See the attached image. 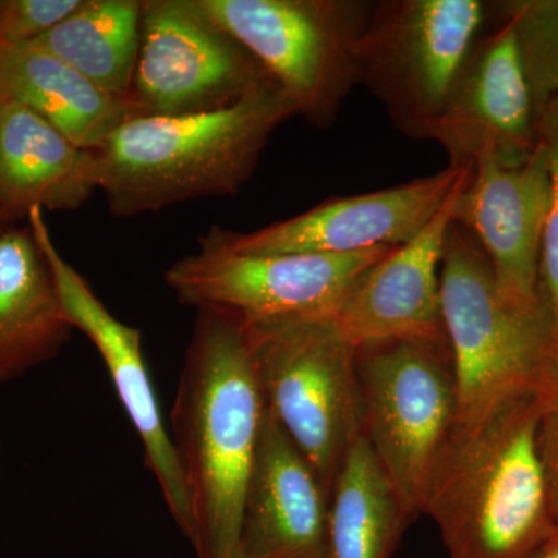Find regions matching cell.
Returning a JSON list of instances; mask_svg holds the SVG:
<instances>
[{
    "label": "cell",
    "instance_id": "1",
    "mask_svg": "<svg viewBox=\"0 0 558 558\" xmlns=\"http://www.w3.org/2000/svg\"><path fill=\"white\" fill-rule=\"evenodd\" d=\"M264 413L242 319L213 307L197 310L171 411V439L189 488L190 543L197 558L236 554Z\"/></svg>",
    "mask_w": 558,
    "mask_h": 558
},
{
    "label": "cell",
    "instance_id": "2",
    "mask_svg": "<svg viewBox=\"0 0 558 558\" xmlns=\"http://www.w3.org/2000/svg\"><path fill=\"white\" fill-rule=\"evenodd\" d=\"M542 410L543 387L526 389L451 432L421 509L450 558H524L558 527Z\"/></svg>",
    "mask_w": 558,
    "mask_h": 558
},
{
    "label": "cell",
    "instance_id": "3",
    "mask_svg": "<svg viewBox=\"0 0 558 558\" xmlns=\"http://www.w3.org/2000/svg\"><path fill=\"white\" fill-rule=\"evenodd\" d=\"M293 116L292 101L271 83L215 112L128 120L95 150L109 211L128 219L201 197L234 196L274 132Z\"/></svg>",
    "mask_w": 558,
    "mask_h": 558
},
{
    "label": "cell",
    "instance_id": "4",
    "mask_svg": "<svg viewBox=\"0 0 558 558\" xmlns=\"http://www.w3.org/2000/svg\"><path fill=\"white\" fill-rule=\"evenodd\" d=\"M440 306L458 387V424H470L548 379L558 355L545 301L499 288L475 238L451 222L440 260Z\"/></svg>",
    "mask_w": 558,
    "mask_h": 558
},
{
    "label": "cell",
    "instance_id": "5",
    "mask_svg": "<svg viewBox=\"0 0 558 558\" xmlns=\"http://www.w3.org/2000/svg\"><path fill=\"white\" fill-rule=\"evenodd\" d=\"M242 326L266 409L330 497L348 451L363 435L357 347L333 317Z\"/></svg>",
    "mask_w": 558,
    "mask_h": 558
},
{
    "label": "cell",
    "instance_id": "6",
    "mask_svg": "<svg viewBox=\"0 0 558 558\" xmlns=\"http://www.w3.org/2000/svg\"><path fill=\"white\" fill-rule=\"evenodd\" d=\"M269 72L296 116L326 130L360 86L369 0H196Z\"/></svg>",
    "mask_w": 558,
    "mask_h": 558
},
{
    "label": "cell",
    "instance_id": "7",
    "mask_svg": "<svg viewBox=\"0 0 558 558\" xmlns=\"http://www.w3.org/2000/svg\"><path fill=\"white\" fill-rule=\"evenodd\" d=\"M363 436L411 515L421 513L433 469L458 424L447 337L357 347Z\"/></svg>",
    "mask_w": 558,
    "mask_h": 558
},
{
    "label": "cell",
    "instance_id": "8",
    "mask_svg": "<svg viewBox=\"0 0 558 558\" xmlns=\"http://www.w3.org/2000/svg\"><path fill=\"white\" fill-rule=\"evenodd\" d=\"M483 0H379L359 47L360 84L396 130L429 140L459 68L494 17Z\"/></svg>",
    "mask_w": 558,
    "mask_h": 558
},
{
    "label": "cell",
    "instance_id": "9",
    "mask_svg": "<svg viewBox=\"0 0 558 558\" xmlns=\"http://www.w3.org/2000/svg\"><path fill=\"white\" fill-rule=\"evenodd\" d=\"M392 248L247 255L231 250L211 227L196 253L172 264L165 282L179 303L231 312L242 322L333 317L352 282Z\"/></svg>",
    "mask_w": 558,
    "mask_h": 558
},
{
    "label": "cell",
    "instance_id": "10",
    "mask_svg": "<svg viewBox=\"0 0 558 558\" xmlns=\"http://www.w3.org/2000/svg\"><path fill=\"white\" fill-rule=\"evenodd\" d=\"M271 83L263 64L196 0H143L130 92L140 117L215 112Z\"/></svg>",
    "mask_w": 558,
    "mask_h": 558
},
{
    "label": "cell",
    "instance_id": "11",
    "mask_svg": "<svg viewBox=\"0 0 558 558\" xmlns=\"http://www.w3.org/2000/svg\"><path fill=\"white\" fill-rule=\"evenodd\" d=\"M433 142L451 167L495 160L519 167L539 145V112L529 87L513 25L498 13L459 68Z\"/></svg>",
    "mask_w": 558,
    "mask_h": 558
},
{
    "label": "cell",
    "instance_id": "12",
    "mask_svg": "<svg viewBox=\"0 0 558 558\" xmlns=\"http://www.w3.org/2000/svg\"><path fill=\"white\" fill-rule=\"evenodd\" d=\"M27 220L53 275L70 325L81 330L101 355L121 405L142 440L146 468L156 476L175 524L191 542L193 513L189 488L143 355L142 332L120 322L95 295L87 279L64 259L54 244L43 209L32 208Z\"/></svg>",
    "mask_w": 558,
    "mask_h": 558
},
{
    "label": "cell",
    "instance_id": "13",
    "mask_svg": "<svg viewBox=\"0 0 558 558\" xmlns=\"http://www.w3.org/2000/svg\"><path fill=\"white\" fill-rule=\"evenodd\" d=\"M465 168L449 165L428 178L392 189L332 197L250 233L218 227L219 236L234 252L247 255H344L380 245L399 247L416 238L438 215Z\"/></svg>",
    "mask_w": 558,
    "mask_h": 558
},
{
    "label": "cell",
    "instance_id": "14",
    "mask_svg": "<svg viewBox=\"0 0 558 558\" xmlns=\"http://www.w3.org/2000/svg\"><path fill=\"white\" fill-rule=\"evenodd\" d=\"M548 156L539 142L519 167L476 161L453 220L486 253L499 288L523 304L542 303L539 260L550 208Z\"/></svg>",
    "mask_w": 558,
    "mask_h": 558
},
{
    "label": "cell",
    "instance_id": "15",
    "mask_svg": "<svg viewBox=\"0 0 558 558\" xmlns=\"http://www.w3.org/2000/svg\"><path fill=\"white\" fill-rule=\"evenodd\" d=\"M470 172L472 167L465 168L449 199L416 238L392 248L348 289L333 319L355 347L447 337L440 306V260Z\"/></svg>",
    "mask_w": 558,
    "mask_h": 558
},
{
    "label": "cell",
    "instance_id": "16",
    "mask_svg": "<svg viewBox=\"0 0 558 558\" xmlns=\"http://www.w3.org/2000/svg\"><path fill=\"white\" fill-rule=\"evenodd\" d=\"M329 497L266 409L234 558H325Z\"/></svg>",
    "mask_w": 558,
    "mask_h": 558
},
{
    "label": "cell",
    "instance_id": "17",
    "mask_svg": "<svg viewBox=\"0 0 558 558\" xmlns=\"http://www.w3.org/2000/svg\"><path fill=\"white\" fill-rule=\"evenodd\" d=\"M100 190L95 150L80 148L20 102L0 100V216L72 211Z\"/></svg>",
    "mask_w": 558,
    "mask_h": 558
},
{
    "label": "cell",
    "instance_id": "18",
    "mask_svg": "<svg viewBox=\"0 0 558 558\" xmlns=\"http://www.w3.org/2000/svg\"><path fill=\"white\" fill-rule=\"evenodd\" d=\"M0 100L20 102L87 150L140 117L130 97H113L36 44L0 43Z\"/></svg>",
    "mask_w": 558,
    "mask_h": 558
},
{
    "label": "cell",
    "instance_id": "19",
    "mask_svg": "<svg viewBox=\"0 0 558 558\" xmlns=\"http://www.w3.org/2000/svg\"><path fill=\"white\" fill-rule=\"evenodd\" d=\"M31 227L0 233V384L60 354L72 333Z\"/></svg>",
    "mask_w": 558,
    "mask_h": 558
},
{
    "label": "cell",
    "instance_id": "20",
    "mask_svg": "<svg viewBox=\"0 0 558 558\" xmlns=\"http://www.w3.org/2000/svg\"><path fill=\"white\" fill-rule=\"evenodd\" d=\"M414 519L360 436L330 490L325 558H391Z\"/></svg>",
    "mask_w": 558,
    "mask_h": 558
},
{
    "label": "cell",
    "instance_id": "21",
    "mask_svg": "<svg viewBox=\"0 0 558 558\" xmlns=\"http://www.w3.org/2000/svg\"><path fill=\"white\" fill-rule=\"evenodd\" d=\"M143 0H84L36 40L113 97L128 98L142 43Z\"/></svg>",
    "mask_w": 558,
    "mask_h": 558
},
{
    "label": "cell",
    "instance_id": "22",
    "mask_svg": "<svg viewBox=\"0 0 558 558\" xmlns=\"http://www.w3.org/2000/svg\"><path fill=\"white\" fill-rule=\"evenodd\" d=\"M501 16L513 25L529 87L538 112L558 97V0L497 2Z\"/></svg>",
    "mask_w": 558,
    "mask_h": 558
},
{
    "label": "cell",
    "instance_id": "23",
    "mask_svg": "<svg viewBox=\"0 0 558 558\" xmlns=\"http://www.w3.org/2000/svg\"><path fill=\"white\" fill-rule=\"evenodd\" d=\"M539 142L548 156L553 190L539 260V292L558 344V97L550 98L539 112Z\"/></svg>",
    "mask_w": 558,
    "mask_h": 558
},
{
    "label": "cell",
    "instance_id": "24",
    "mask_svg": "<svg viewBox=\"0 0 558 558\" xmlns=\"http://www.w3.org/2000/svg\"><path fill=\"white\" fill-rule=\"evenodd\" d=\"M84 0H0V43L33 44L83 5Z\"/></svg>",
    "mask_w": 558,
    "mask_h": 558
},
{
    "label": "cell",
    "instance_id": "25",
    "mask_svg": "<svg viewBox=\"0 0 558 558\" xmlns=\"http://www.w3.org/2000/svg\"><path fill=\"white\" fill-rule=\"evenodd\" d=\"M538 440L558 520V355L548 379L543 385Z\"/></svg>",
    "mask_w": 558,
    "mask_h": 558
},
{
    "label": "cell",
    "instance_id": "26",
    "mask_svg": "<svg viewBox=\"0 0 558 558\" xmlns=\"http://www.w3.org/2000/svg\"><path fill=\"white\" fill-rule=\"evenodd\" d=\"M524 558H558V527Z\"/></svg>",
    "mask_w": 558,
    "mask_h": 558
},
{
    "label": "cell",
    "instance_id": "27",
    "mask_svg": "<svg viewBox=\"0 0 558 558\" xmlns=\"http://www.w3.org/2000/svg\"><path fill=\"white\" fill-rule=\"evenodd\" d=\"M3 223H5V220H3L2 216H0V233H2L3 229H5V227H3Z\"/></svg>",
    "mask_w": 558,
    "mask_h": 558
},
{
    "label": "cell",
    "instance_id": "28",
    "mask_svg": "<svg viewBox=\"0 0 558 558\" xmlns=\"http://www.w3.org/2000/svg\"><path fill=\"white\" fill-rule=\"evenodd\" d=\"M0 450H2V442H0Z\"/></svg>",
    "mask_w": 558,
    "mask_h": 558
}]
</instances>
